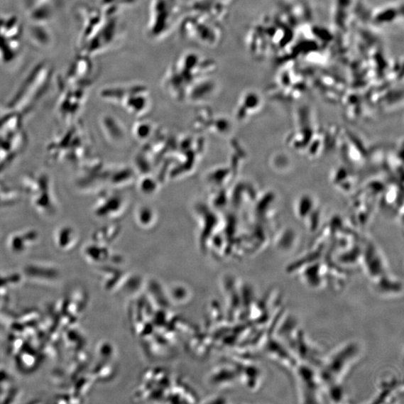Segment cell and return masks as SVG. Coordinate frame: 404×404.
Instances as JSON below:
<instances>
[{
    "label": "cell",
    "instance_id": "6da1fadb",
    "mask_svg": "<svg viewBox=\"0 0 404 404\" xmlns=\"http://www.w3.org/2000/svg\"><path fill=\"white\" fill-rule=\"evenodd\" d=\"M358 351L356 344H350L332 355L320 372V381L327 384L339 382L355 360L359 354Z\"/></svg>",
    "mask_w": 404,
    "mask_h": 404
}]
</instances>
